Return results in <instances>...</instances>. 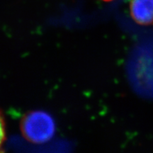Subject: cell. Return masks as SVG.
<instances>
[{"mask_svg":"<svg viewBox=\"0 0 153 153\" xmlns=\"http://www.w3.org/2000/svg\"><path fill=\"white\" fill-rule=\"evenodd\" d=\"M21 131L28 141L41 144L48 142L54 136L55 123L49 114L43 111H36L22 118Z\"/></svg>","mask_w":153,"mask_h":153,"instance_id":"cell-1","label":"cell"},{"mask_svg":"<svg viewBox=\"0 0 153 153\" xmlns=\"http://www.w3.org/2000/svg\"><path fill=\"white\" fill-rule=\"evenodd\" d=\"M130 12L137 24L153 26V0H131Z\"/></svg>","mask_w":153,"mask_h":153,"instance_id":"cell-2","label":"cell"},{"mask_svg":"<svg viewBox=\"0 0 153 153\" xmlns=\"http://www.w3.org/2000/svg\"><path fill=\"white\" fill-rule=\"evenodd\" d=\"M6 140V128L5 121L2 113L0 111V152L2 151L3 145Z\"/></svg>","mask_w":153,"mask_h":153,"instance_id":"cell-3","label":"cell"},{"mask_svg":"<svg viewBox=\"0 0 153 153\" xmlns=\"http://www.w3.org/2000/svg\"><path fill=\"white\" fill-rule=\"evenodd\" d=\"M103 1H111V0H103Z\"/></svg>","mask_w":153,"mask_h":153,"instance_id":"cell-4","label":"cell"}]
</instances>
